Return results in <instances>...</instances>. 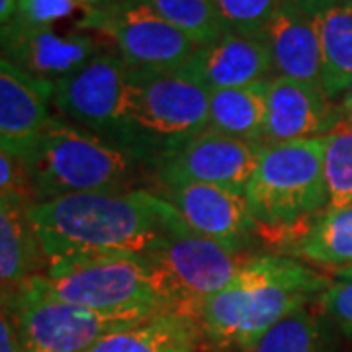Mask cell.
<instances>
[{
	"instance_id": "cell-1",
	"label": "cell",
	"mask_w": 352,
	"mask_h": 352,
	"mask_svg": "<svg viewBox=\"0 0 352 352\" xmlns=\"http://www.w3.org/2000/svg\"><path fill=\"white\" fill-rule=\"evenodd\" d=\"M45 270L106 256L151 254L190 227L176 208L145 190L73 194L28 208Z\"/></svg>"
},
{
	"instance_id": "cell-2",
	"label": "cell",
	"mask_w": 352,
	"mask_h": 352,
	"mask_svg": "<svg viewBox=\"0 0 352 352\" xmlns=\"http://www.w3.org/2000/svg\"><path fill=\"white\" fill-rule=\"evenodd\" d=\"M333 280L296 258L264 254L247 258L229 286L201 303L198 321L219 346L249 351L288 315L321 296Z\"/></svg>"
},
{
	"instance_id": "cell-3",
	"label": "cell",
	"mask_w": 352,
	"mask_h": 352,
	"mask_svg": "<svg viewBox=\"0 0 352 352\" xmlns=\"http://www.w3.org/2000/svg\"><path fill=\"white\" fill-rule=\"evenodd\" d=\"M133 155L53 118L28 157L36 204L73 194L133 192Z\"/></svg>"
},
{
	"instance_id": "cell-4",
	"label": "cell",
	"mask_w": 352,
	"mask_h": 352,
	"mask_svg": "<svg viewBox=\"0 0 352 352\" xmlns=\"http://www.w3.org/2000/svg\"><path fill=\"white\" fill-rule=\"evenodd\" d=\"M18 294L75 303L100 311L129 307L175 311L166 278L149 254L106 256L47 268L38 276L30 278Z\"/></svg>"
},
{
	"instance_id": "cell-5",
	"label": "cell",
	"mask_w": 352,
	"mask_h": 352,
	"mask_svg": "<svg viewBox=\"0 0 352 352\" xmlns=\"http://www.w3.org/2000/svg\"><path fill=\"white\" fill-rule=\"evenodd\" d=\"M210 90L178 71H135V90L116 143L133 155L163 161L208 129Z\"/></svg>"
},
{
	"instance_id": "cell-6",
	"label": "cell",
	"mask_w": 352,
	"mask_h": 352,
	"mask_svg": "<svg viewBox=\"0 0 352 352\" xmlns=\"http://www.w3.org/2000/svg\"><path fill=\"white\" fill-rule=\"evenodd\" d=\"M325 153L327 135L264 145L245 192L256 223L289 227L327 210Z\"/></svg>"
},
{
	"instance_id": "cell-7",
	"label": "cell",
	"mask_w": 352,
	"mask_h": 352,
	"mask_svg": "<svg viewBox=\"0 0 352 352\" xmlns=\"http://www.w3.org/2000/svg\"><path fill=\"white\" fill-rule=\"evenodd\" d=\"M2 307L12 319L24 352H85L110 333L166 311L157 307L100 311L30 294L2 300Z\"/></svg>"
},
{
	"instance_id": "cell-8",
	"label": "cell",
	"mask_w": 352,
	"mask_h": 352,
	"mask_svg": "<svg viewBox=\"0 0 352 352\" xmlns=\"http://www.w3.org/2000/svg\"><path fill=\"white\" fill-rule=\"evenodd\" d=\"M78 30L110 38L120 57L135 71H175L196 51V43L141 0H122L85 14Z\"/></svg>"
},
{
	"instance_id": "cell-9",
	"label": "cell",
	"mask_w": 352,
	"mask_h": 352,
	"mask_svg": "<svg viewBox=\"0 0 352 352\" xmlns=\"http://www.w3.org/2000/svg\"><path fill=\"white\" fill-rule=\"evenodd\" d=\"M170 288L175 311L198 319L201 303L229 282L245 264V256L192 229L176 233L151 254Z\"/></svg>"
},
{
	"instance_id": "cell-10",
	"label": "cell",
	"mask_w": 352,
	"mask_h": 352,
	"mask_svg": "<svg viewBox=\"0 0 352 352\" xmlns=\"http://www.w3.org/2000/svg\"><path fill=\"white\" fill-rule=\"evenodd\" d=\"M135 90V69L112 53H98L75 75L55 85L53 104L82 126L118 135Z\"/></svg>"
},
{
	"instance_id": "cell-11",
	"label": "cell",
	"mask_w": 352,
	"mask_h": 352,
	"mask_svg": "<svg viewBox=\"0 0 352 352\" xmlns=\"http://www.w3.org/2000/svg\"><path fill=\"white\" fill-rule=\"evenodd\" d=\"M263 151L264 143L206 129L163 159L159 176L163 182L190 180L247 192Z\"/></svg>"
},
{
	"instance_id": "cell-12",
	"label": "cell",
	"mask_w": 352,
	"mask_h": 352,
	"mask_svg": "<svg viewBox=\"0 0 352 352\" xmlns=\"http://www.w3.org/2000/svg\"><path fill=\"white\" fill-rule=\"evenodd\" d=\"M98 53V41L88 34H57L53 28L25 24L18 18L2 25V59L51 85L75 75Z\"/></svg>"
},
{
	"instance_id": "cell-13",
	"label": "cell",
	"mask_w": 352,
	"mask_h": 352,
	"mask_svg": "<svg viewBox=\"0 0 352 352\" xmlns=\"http://www.w3.org/2000/svg\"><path fill=\"white\" fill-rule=\"evenodd\" d=\"M166 201L182 215L186 226L201 237L214 239L233 251H243L256 226L247 194L190 180H168Z\"/></svg>"
},
{
	"instance_id": "cell-14",
	"label": "cell",
	"mask_w": 352,
	"mask_h": 352,
	"mask_svg": "<svg viewBox=\"0 0 352 352\" xmlns=\"http://www.w3.org/2000/svg\"><path fill=\"white\" fill-rule=\"evenodd\" d=\"M321 87L288 76H272L266 90L264 145L323 138L342 122L339 108Z\"/></svg>"
},
{
	"instance_id": "cell-15",
	"label": "cell",
	"mask_w": 352,
	"mask_h": 352,
	"mask_svg": "<svg viewBox=\"0 0 352 352\" xmlns=\"http://www.w3.org/2000/svg\"><path fill=\"white\" fill-rule=\"evenodd\" d=\"M176 71L212 92L270 80L274 63L264 36L226 32L212 43L198 45Z\"/></svg>"
},
{
	"instance_id": "cell-16",
	"label": "cell",
	"mask_w": 352,
	"mask_h": 352,
	"mask_svg": "<svg viewBox=\"0 0 352 352\" xmlns=\"http://www.w3.org/2000/svg\"><path fill=\"white\" fill-rule=\"evenodd\" d=\"M55 85L0 59V151L30 157L50 126Z\"/></svg>"
},
{
	"instance_id": "cell-17",
	"label": "cell",
	"mask_w": 352,
	"mask_h": 352,
	"mask_svg": "<svg viewBox=\"0 0 352 352\" xmlns=\"http://www.w3.org/2000/svg\"><path fill=\"white\" fill-rule=\"evenodd\" d=\"M276 76L323 88L321 45L309 12L300 0H280L263 32Z\"/></svg>"
},
{
	"instance_id": "cell-18",
	"label": "cell",
	"mask_w": 352,
	"mask_h": 352,
	"mask_svg": "<svg viewBox=\"0 0 352 352\" xmlns=\"http://www.w3.org/2000/svg\"><path fill=\"white\" fill-rule=\"evenodd\" d=\"M314 20L321 59L323 90L329 98L344 96L352 87V2L300 0Z\"/></svg>"
},
{
	"instance_id": "cell-19",
	"label": "cell",
	"mask_w": 352,
	"mask_h": 352,
	"mask_svg": "<svg viewBox=\"0 0 352 352\" xmlns=\"http://www.w3.org/2000/svg\"><path fill=\"white\" fill-rule=\"evenodd\" d=\"M201 337L204 331L196 317L166 309L133 327L106 335L85 352H198Z\"/></svg>"
},
{
	"instance_id": "cell-20",
	"label": "cell",
	"mask_w": 352,
	"mask_h": 352,
	"mask_svg": "<svg viewBox=\"0 0 352 352\" xmlns=\"http://www.w3.org/2000/svg\"><path fill=\"white\" fill-rule=\"evenodd\" d=\"M28 204L0 198V282L2 300L18 294L30 278L38 276L45 261L36 229L28 215Z\"/></svg>"
},
{
	"instance_id": "cell-21",
	"label": "cell",
	"mask_w": 352,
	"mask_h": 352,
	"mask_svg": "<svg viewBox=\"0 0 352 352\" xmlns=\"http://www.w3.org/2000/svg\"><path fill=\"white\" fill-rule=\"evenodd\" d=\"M268 80L210 92L208 129L229 138L264 143Z\"/></svg>"
},
{
	"instance_id": "cell-22",
	"label": "cell",
	"mask_w": 352,
	"mask_h": 352,
	"mask_svg": "<svg viewBox=\"0 0 352 352\" xmlns=\"http://www.w3.org/2000/svg\"><path fill=\"white\" fill-rule=\"evenodd\" d=\"M294 254L333 270L352 268V206L323 212L298 243Z\"/></svg>"
},
{
	"instance_id": "cell-23",
	"label": "cell",
	"mask_w": 352,
	"mask_h": 352,
	"mask_svg": "<svg viewBox=\"0 0 352 352\" xmlns=\"http://www.w3.org/2000/svg\"><path fill=\"white\" fill-rule=\"evenodd\" d=\"M166 22L184 32L196 45H206L226 34V25L212 0H141Z\"/></svg>"
},
{
	"instance_id": "cell-24",
	"label": "cell",
	"mask_w": 352,
	"mask_h": 352,
	"mask_svg": "<svg viewBox=\"0 0 352 352\" xmlns=\"http://www.w3.org/2000/svg\"><path fill=\"white\" fill-rule=\"evenodd\" d=\"M245 352H329L321 323L305 307L288 315Z\"/></svg>"
},
{
	"instance_id": "cell-25",
	"label": "cell",
	"mask_w": 352,
	"mask_h": 352,
	"mask_svg": "<svg viewBox=\"0 0 352 352\" xmlns=\"http://www.w3.org/2000/svg\"><path fill=\"white\" fill-rule=\"evenodd\" d=\"M325 178L329 190L327 210H340L352 206V124L340 126L327 135ZM325 210V212H327Z\"/></svg>"
},
{
	"instance_id": "cell-26",
	"label": "cell",
	"mask_w": 352,
	"mask_h": 352,
	"mask_svg": "<svg viewBox=\"0 0 352 352\" xmlns=\"http://www.w3.org/2000/svg\"><path fill=\"white\" fill-rule=\"evenodd\" d=\"M227 32L263 36L280 0H212Z\"/></svg>"
},
{
	"instance_id": "cell-27",
	"label": "cell",
	"mask_w": 352,
	"mask_h": 352,
	"mask_svg": "<svg viewBox=\"0 0 352 352\" xmlns=\"http://www.w3.org/2000/svg\"><path fill=\"white\" fill-rule=\"evenodd\" d=\"M0 198L24 201L28 206L36 204L32 170L25 157L0 151Z\"/></svg>"
},
{
	"instance_id": "cell-28",
	"label": "cell",
	"mask_w": 352,
	"mask_h": 352,
	"mask_svg": "<svg viewBox=\"0 0 352 352\" xmlns=\"http://www.w3.org/2000/svg\"><path fill=\"white\" fill-rule=\"evenodd\" d=\"M76 10L88 14L75 0H18V20L32 25L51 28L55 22L71 18Z\"/></svg>"
},
{
	"instance_id": "cell-29",
	"label": "cell",
	"mask_w": 352,
	"mask_h": 352,
	"mask_svg": "<svg viewBox=\"0 0 352 352\" xmlns=\"http://www.w3.org/2000/svg\"><path fill=\"white\" fill-rule=\"evenodd\" d=\"M325 314L352 337V280H337L321 294Z\"/></svg>"
},
{
	"instance_id": "cell-30",
	"label": "cell",
	"mask_w": 352,
	"mask_h": 352,
	"mask_svg": "<svg viewBox=\"0 0 352 352\" xmlns=\"http://www.w3.org/2000/svg\"><path fill=\"white\" fill-rule=\"evenodd\" d=\"M0 352H24L20 346L12 319L4 307H2V319H0Z\"/></svg>"
},
{
	"instance_id": "cell-31",
	"label": "cell",
	"mask_w": 352,
	"mask_h": 352,
	"mask_svg": "<svg viewBox=\"0 0 352 352\" xmlns=\"http://www.w3.org/2000/svg\"><path fill=\"white\" fill-rule=\"evenodd\" d=\"M18 16V0H0V24L6 25Z\"/></svg>"
},
{
	"instance_id": "cell-32",
	"label": "cell",
	"mask_w": 352,
	"mask_h": 352,
	"mask_svg": "<svg viewBox=\"0 0 352 352\" xmlns=\"http://www.w3.org/2000/svg\"><path fill=\"white\" fill-rule=\"evenodd\" d=\"M78 2L87 12H92V10H102V8H108V6H113L122 0H75Z\"/></svg>"
},
{
	"instance_id": "cell-33",
	"label": "cell",
	"mask_w": 352,
	"mask_h": 352,
	"mask_svg": "<svg viewBox=\"0 0 352 352\" xmlns=\"http://www.w3.org/2000/svg\"><path fill=\"white\" fill-rule=\"evenodd\" d=\"M339 110L340 113H342V120H344V122H351L352 124V87L349 88V92L342 96Z\"/></svg>"
},
{
	"instance_id": "cell-34",
	"label": "cell",
	"mask_w": 352,
	"mask_h": 352,
	"mask_svg": "<svg viewBox=\"0 0 352 352\" xmlns=\"http://www.w3.org/2000/svg\"><path fill=\"white\" fill-rule=\"evenodd\" d=\"M337 276H339V280H352V268H346V270H337Z\"/></svg>"
},
{
	"instance_id": "cell-35",
	"label": "cell",
	"mask_w": 352,
	"mask_h": 352,
	"mask_svg": "<svg viewBox=\"0 0 352 352\" xmlns=\"http://www.w3.org/2000/svg\"><path fill=\"white\" fill-rule=\"evenodd\" d=\"M217 352H229V351H217Z\"/></svg>"
},
{
	"instance_id": "cell-36",
	"label": "cell",
	"mask_w": 352,
	"mask_h": 352,
	"mask_svg": "<svg viewBox=\"0 0 352 352\" xmlns=\"http://www.w3.org/2000/svg\"><path fill=\"white\" fill-rule=\"evenodd\" d=\"M351 2H352V0H351Z\"/></svg>"
}]
</instances>
